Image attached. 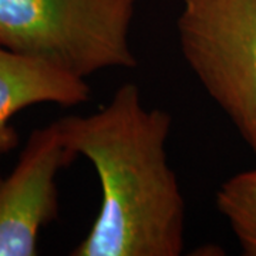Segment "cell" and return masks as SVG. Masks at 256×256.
Returning a JSON list of instances; mask_svg holds the SVG:
<instances>
[{
  "label": "cell",
  "instance_id": "obj_1",
  "mask_svg": "<svg viewBox=\"0 0 256 256\" xmlns=\"http://www.w3.org/2000/svg\"><path fill=\"white\" fill-rule=\"evenodd\" d=\"M172 118L146 108L136 84H122L90 116L56 121L74 158L88 160L101 185L98 215L73 256H178L185 200L168 164Z\"/></svg>",
  "mask_w": 256,
  "mask_h": 256
},
{
  "label": "cell",
  "instance_id": "obj_2",
  "mask_svg": "<svg viewBox=\"0 0 256 256\" xmlns=\"http://www.w3.org/2000/svg\"><path fill=\"white\" fill-rule=\"evenodd\" d=\"M140 0H0V47L84 78L134 68L131 24Z\"/></svg>",
  "mask_w": 256,
  "mask_h": 256
},
{
  "label": "cell",
  "instance_id": "obj_3",
  "mask_svg": "<svg viewBox=\"0 0 256 256\" xmlns=\"http://www.w3.org/2000/svg\"><path fill=\"white\" fill-rule=\"evenodd\" d=\"M184 60L256 158V0H182Z\"/></svg>",
  "mask_w": 256,
  "mask_h": 256
},
{
  "label": "cell",
  "instance_id": "obj_4",
  "mask_svg": "<svg viewBox=\"0 0 256 256\" xmlns=\"http://www.w3.org/2000/svg\"><path fill=\"white\" fill-rule=\"evenodd\" d=\"M76 160L54 122L34 130L9 175H0V256H34L40 230L57 218V175Z\"/></svg>",
  "mask_w": 256,
  "mask_h": 256
},
{
  "label": "cell",
  "instance_id": "obj_5",
  "mask_svg": "<svg viewBox=\"0 0 256 256\" xmlns=\"http://www.w3.org/2000/svg\"><path fill=\"white\" fill-rule=\"evenodd\" d=\"M88 97L90 87L84 78L0 47V154L18 144L9 122L18 111L44 102L74 107Z\"/></svg>",
  "mask_w": 256,
  "mask_h": 256
},
{
  "label": "cell",
  "instance_id": "obj_6",
  "mask_svg": "<svg viewBox=\"0 0 256 256\" xmlns=\"http://www.w3.org/2000/svg\"><path fill=\"white\" fill-rule=\"evenodd\" d=\"M215 205L228 220L246 256H256V168L230 176L215 195Z\"/></svg>",
  "mask_w": 256,
  "mask_h": 256
}]
</instances>
